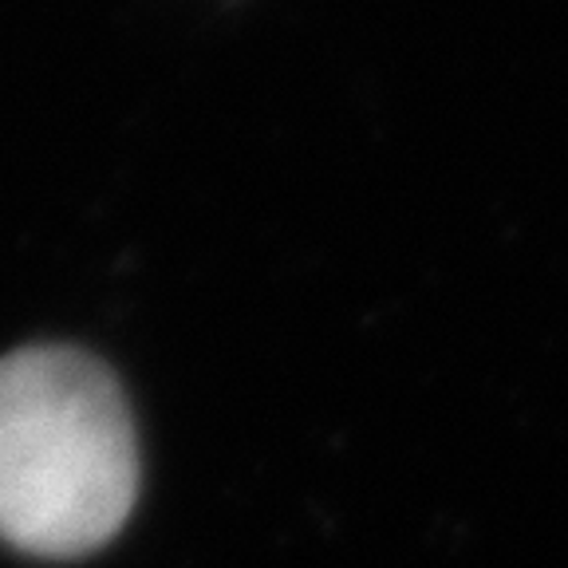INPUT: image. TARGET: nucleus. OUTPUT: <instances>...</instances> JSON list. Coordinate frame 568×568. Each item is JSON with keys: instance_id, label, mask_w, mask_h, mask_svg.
Segmentation results:
<instances>
[{"instance_id": "obj_1", "label": "nucleus", "mask_w": 568, "mask_h": 568, "mask_svg": "<svg viewBox=\"0 0 568 568\" xmlns=\"http://www.w3.org/2000/svg\"><path fill=\"white\" fill-rule=\"evenodd\" d=\"M139 497V443L111 367L36 344L0 359V541L28 557L103 549Z\"/></svg>"}]
</instances>
